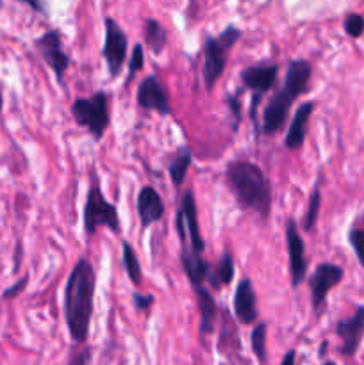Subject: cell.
Masks as SVG:
<instances>
[{"instance_id": "obj_1", "label": "cell", "mask_w": 364, "mask_h": 365, "mask_svg": "<svg viewBox=\"0 0 364 365\" xmlns=\"http://www.w3.org/2000/svg\"><path fill=\"white\" fill-rule=\"evenodd\" d=\"M96 277L88 259H79L64 287V319L75 344H84L93 317Z\"/></svg>"}, {"instance_id": "obj_2", "label": "cell", "mask_w": 364, "mask_h": 365, "mask_svg": "<svg viewBox=\"0 0 364 365\" xmlns=\"http://www.w3.org/2000/svg\"><path fill=\"white\" fill-rule=\"evenodd\" d=\"M225 178L241 209L259 214L263 220L270 216L271 185L257 164L248 160H234L228 164Z\"/></svg>"}, {"instance_id": "obj_3", "label": "cell", "mask_w": 364, "mask_h": 365, "mask_svg": "<svg viewBox=\"0 0 364 365\" xmlns=\"http://www.w3.org/2000/svg\"><path fill=\"white\" fill-rule=\"evenodd\" d=\"M310 75H313V68L305 59H293L289 63L284 86L271 96L263 113L261 132L264 135H275L284 127L295 100L309 91Z\"/></svg>"}, {"instance_id": "obj_4", "label": "cell", "mask_w": 364, "mask_h": 365, "mask_svg": "<svg viewBox=\"0 0 364 365\" xmlns=\"http://www.w3.org/2000/svg\"><path fill=\"white\" fill-rule=\"evenodd\" d=\"M241 38V31L234 25H228L220 36H209L203 43V82H206L207 91L216 86L218 78L223 75L227 66L228 52L232 46Z\"/></svg>"}, {"instance_id": "obj_5", "label": "cell", "mask_w": 364, "mask_h": 365, "mask_svg": "<svg viewBox=\"0 0 364 365\" xmlns=\"http://www.w3.org/2000/svg\"><path fill=\"white\" fill-rule=\"evenodd\" d=\"M71 116L79 127L86 128L96 141H100L111 125L109 98L103 91H96L89 98H77L71 103Z\"/></svg>"}, {"instance_id": "obj_6", "label": "cell", "mask_w": 364, "mask_h": 365, "mask_svg": "<svg viewBox=\"0 0 364 365\" xmlns=\"http://www.w3.org/2000/svg\"><path fill=\"white\" fill-rule=\"evenodd\" d=\"M84 232L88 237H91L98 228L106 227L113 230L114 234H120V216L113 203H109L103 196L102 187L98 184V178H93V184L89 187L88 196L84 203Z\"/></svg>"}, {"instance_id": "obj_7", "label": "cell", "mask_w": 364, "mask_h": 365, "mask_svg": "<svg viewBox=\"0 0 364 365\" xmlns=\"http://www.w3.org/2000/svg\"><path fill=\"white\" fill-rule=\"evenodd\" d=\"M345 271L341 266L332 262H321L314 269L309 278V291H310V305L316 316H321L327 307V296L334 287H338L343 282Z\"/></svg>"}, {"instance_id": "obj_8", "label": "cell", "mask_w": 364, "mask_h": 365, "mask_svg": "<svg viewBox=\"0 0 364 365\" xmlns=\"http://www.w3.org/2000/svg\"><path fill=\"white\" fill-rule=\"evenodd\" d=\"M277 75H278V66L273 63L252 64V66L245 68V70L241 71L243 86L253 91L252 103H250V118H252V120H256L257 107H259L264 93H266L268 89L273 88L275 81H277Z\"/></svg>"}, {"instance_id": "obj_9", "label": "cell", "mask_w": 364, "mask_h": 365, "mask_svg": "<svg viewBox=\"0 0 364 365\" xmlns=\"http://www.w3.org/2000/svg\"><path fill=\"white\" fill-rule=\"evenodd\" d=\"M128 38L120 25L113 18H106V39H103L102 56L107 63L111 77H118L123 70V64L127 61Z\"/></svg>"}, {"instance_id": "obj_10", "label": "cell", "mask_w": 364, "mask_h": 365, "mask_svg": "<svg viewBox=\"0 0 364 365\" xmlns=\"http://www.w3.org/2000/svg\"><path fill=\"white\" fill-rule=\"evenodd\" d=\"M36 48H38L43 61L49 64L50 70L54 71L57 81L63 82L64 73H66L68 66H70V57L64 53L59 31H49L45 32V34L39 36V38L36 39Z\"/></svg>"}, {"instance_id": "obj_11", "label": "cell", "mask_w": 364, "mask_h": 365, "mask_svg": "<svg viewBox=\"0 0 364 365\" xmlns=\"http://www.w3.org/2000/svg\"><path fill=\"white\" fill-rule=\"evenodd\" d=\"M285 245H288V257H289V273H291L293 287H300L307 274V259H305V246L303 239L300 237L298 227L293 220H288L285 223Z\"/></svg>"}, {"instance_id": "obj_12", "label": "cell", "mask_w": 364, "mask_h": 365, "mask_svg": "<svg viewBox=\"0 0 364 365\" xmlns=\"http://www.w3.org/2000/svg\"><path fill=\"white\" fill-rule=\"evenodd\" d=\"M138 106L145 110H157L163 116L171 113L170 98L164 86L161 84L156 75H148L141 81L138 88Z\"/></svg>"}, {"instance_id": "obj_13", "label": "cell", "mask_w": 364, "mask_h": 365, "mask_svg": "<svg viewBox=\"0 0 364 365\" xmlns=\"http://www.w3.org/2000/svg\"><path fill=\"white\" fill-rule=\"evenodd\" d=\"M335 334L341 339V355L352 359L364 337V307H359L348 319L339 321L335 327Z\"/></svg>"}, {"instance_id": "obj_14", "label": "cell", "mask_w": 364, "mask_h": 365, "mask_svg": "<svg viewBox=\"0 0 364 365\" xmlns=\"http://www.w3.org/2000/svg\"><path fill=\"white\" fill-rule=\"evenodd\" d=\"M234 314L239 323L245 324V327L253 324L257 321V317H259L256 289H253L250 278H243L238 287H236Z\"/></svg>"}, {"instance_id": "obj_15", "label": "cell", "mask_w": 364, "mask_h": 365, "mask_svg": "<svg viewBox=\"0 0 364 365\" xmlns=\"http://www.w3.org/2000/svg\"><path fill=\"white\" fill-rule=\"evenodd\" d=\"M136 205H138V216L143 228H148L150 225L157 223V221L164 216L163 198H161L159 192L153 187H150V185H145V187L139 191Z\"/></svg>"}, {"instance_id": "obj_16", "label": "cell", "mask_w": 364, "mask_h": 365, "mask_svg": "<svg viewBox=\"0 0 364 365\" xmlns=\"http://www.w3.org/2000/svg\"><path fill=\"white\" fill-rule=\"evenodd\" d=\"M181 210L182 214H184V221H186V228H188V239H189V245H191V250L196 253H203V250H206V242H203L202 232H200L198 210H196V202L191 189H188V191L184 192V196H182Z\"/></svg>"}, {"instance_id": "obj_17", "label": "cell", "mask_w": 364, "mask_h": 365, "mask_svg": "<svg viewBox=\"0 0 364 365\" xmlns=\"http://www.w3.org/2000/svg\"><path fill=\"white\" fill-rule=\"evenodd\" d=\"M314 102H305L296 109V114L293 116L291 125L285 134V148L288 150H298L303 146L307 134V123H309L310 116H313Z\"/></svg>"}, {"instance_id": "obj_18", "label": "cell", "mask_w": 364, "mask_h": 365, "mask_svg": "<svg viewBox=\"0 0 364 365\" xmlns=\"http://www.w3.org/2000/svg\"><path fill=\"white\" fill-rule=\"evenodd\" d=\"M181 262H182V269H184L186 277H188L189 282H191L193 289L206 284L207 277H209L211 266L207 260L202 259V253H196L193 252V250H188L186 246H182Z\"/></svg>"}, {"instance_id": "obj_19", "label": "cell", "mask_w": 364, "mask_h": 365, "mask_svg": "<svg viewBox=\"0 0 364 365\" xmlns=\"http://www.w3.org/2000/svg\"><path fill=\"white\" fill-rule=\"evenodd\" d=\"M196 294V305H198V314H200V324L198 330L202 337L206 335L213 334L214 330V323H216V316H218V307L214 298L211 296L209 289H206L203 285L195 289Z\"/></svg>"}, {"instance_id": "obj_20", "label": "cell", "mask_w": 364, "mask_h": 365, "mask_svg": "<svg viewBox=\"0 0 364 365\" xmlns=\"http://www.w3.org/2000/svg\"><path fill=\"white\" fill-rule=\"evenodd\" d=\"M234 274H236L234 259H232L231 253L225 252L223 255H221L218 266L214 267V269L211 267L209 277H207V282H209L211 287H213L214 291H220L223 285H228L232 280H234Z\"/></svg>"}, {"instance_id": "obj_21", "label": "cell", "mask_w": 364, "mask_h": 365, "mask_svg": "<svg viewBox=\"0 0 364 365\" xmlns=\"http://www.w3.org/2000/svg\"><path fill=\"white\" fill-rule=\"evenodd\" d=\"M145 43L153 53H163V50L168 45V32L163 25L157 20H146L145 21Z\"/></svg>"}, {"instance_id": "obj_22", "label": "cell", "mask_w": 364, "mask_h": 365, "mask_svg": "<svg viewBox=\"0 0 364 365\" xmlns=\"http://www.w3.org/2000/svg\"><path fill=\"white\" fill-rule=\"evenodd\" d=\"M193 153L188 146H182L178 148L177 155L171 159L170 166H168V171H170V178L175 185H181L182 182L186 180V175H188L189 166H191Z\"/></svg>"}, {"instance_id": "obj_23", "label": "cell", "mask_w": 364, "mask_h": 365, "mask_svg": "<svg viewBox=\"0 0 364 365\" xmlns=\"http://www.w3.org/2000/svg\"><path fill=\"white\" fill-rule=\"evenodd\" d=\"M121 255H123V267L128 280H131L134 285H141V280H143L141 264H139V259L138 255H136L131 242L127 241L121 242Z\"/></svg>"}, {"instance_id": "obj_24", "label": "cell", "mask_w": 364, "mask_h": 365, "mask_svg": "<svg viewBox=\"0 0 364 365\" xmlns=\"http://www.w3.org/2000/svg\"><path fill=\"white\" fill-rule=\"evenodd\" d=\"M266 331L268 324L266 323H257L253 327L252 335H250V342H252V351L257 356L259 362H266Z\"/></svg>"}, {"instance_id": "obj_25", "label": "cell", "mask_w": 364, "mask_h": 365, "mask_svg": "<svg viewBox=\"0 0 364 365\" xmlns=\"http://www.w3.org/2000/svg\"><path fill=\"white\" fill-rule=\"evenodd\" d=\"M320 207H321V191L320 185H314L313 192H310L309 198V207H307L305 217H303V228L305 230H313L314 225L318 221V214H320Z\"/></svg>"}, {"instance_id": "obj_26", "label": "cell", "mask_w": 364, "mask_h": 365, "mask_svg": "<svg viewBox=\"0 0 364 365\" xmlns=\"http://www.w3.org/2000/svg\"><path fill=\"white\" fill-rule=\"evenodd\" d=\"M350 245H352L353 252H355L357 260H359L360 266L364 267V225L359 227H352V230L348 232Z\"/></svg>"}, {"instance_id": "obj_27", "label": "cell", "mask_w": 364, "mask_h": 365, "mask_svg": "<svg viewBox=\"0 0 364 365\" xmlns=\"http://www.w3.org/2000/svg\"><path fill=\"white\" fill-rule=\"evenodd\" d=\"M143 64H145V48H143V45H139V43H138V45H134L131 57H128L127 84L132 81V78H134V75L138 73L139 70H141Z\"/></svg>"}, {"instance_id": "obj_28", "label": "cell", "mask_w": 364, "mask_h": 365, "mask_svg": "<svg viewBox=\"0 0 364 365\" xmlns=\"http://www.w3.org/2000/svg\"><path fill=\"white\" fill-rule=\"evenodd\" d=\"M345 31L348 32V36H352V38H359V36H363L364 18L355 13L348 14V16L345 18Z\"/></svg>"}, {"instance_id": "obj_29", "label": "cell", "mask_w": 364, "mask_h": 365, "mask_svg": "<svg viewBox=\"0 0 364 365\" xmlns=\"http://www.w3.org/2000/svg\"><path fill=\"white\" fill-rule=\"evenodd\" d=\"M93 360V351L89 348H82L81 351L75 353L71 356V360L68 362V365H89Z\"/></svg>"}, {"instance_id": "obj_30", "label": "cell", "mask_w": 364, "mask_h": 365, "mask_svg": "<svg viewBox=\"0 0 364 365\" xmlns=\"http://www.w3.org/2000/svg\"><path fill=\"white\" fill-rule=\"evenodd\" d=\"M132 302H134L136 309L146 312V310H148L150 307L153 305V296L152 294H139V292H134V296H132Z\"/></svg>"}, {"instance_id": "obj_31", "label": "cell", "mask_w": 364, "mask_h": 365, "mask_svg": "<svg viewBox=\"0 0 364 365\" xmlns=\"http://www.w3.org/2000/svg\"><path fill=\"white\" fill-rule=\"evenodd\" d=\"M227 106H228V109H231V114L234 116V121H236L234 128H236V127H238L239 121H241V103H239V96L238 95L228 96Z\"/></svg>"}, {"instance_id": "obj_32", "label": "cell", "mask_w": 364, "mask_h": 365, "mask_svg": "<svg viewBox=\"0 0 364 365\" xmlns=\"http://www.w3.org/2000/svg\"><path fill=\"white\" fill-rule=\"evenodd\" d=\"M25 287H27V277H24V278H21V280H18L16 284L13 285V287L6 289V291H4V298H6V299L16 298V296L20 294V292L24 291Z\"/></svg>"}, {"instance_id": "obj_33", "label": "cell", "mask_w": 364, "mask_h": 365, "mask_svg": "<svg viewBox=\"0 0 364 365\" xmlns=\"http://www.w3.org/2000/svg\"><path fill=\"white\" fill-rule=\"evenodd\" d=\"M280 365H296V351H295V349H289V351L285 353V356L282 359Z\"/></svg>"}, {"instance_id": "obj_34", "label": "cell", "mask_w": 364, "mask_h": 365, "mask_svg": "<svg viewBox=\"0 0 364 365\" xmlns=\"http://www.w3.org/2000/svg\"><path fill=\"white\" fill-rule=\"evenodd\" d=\"M21 2L29 4V6H31L32 9H36V11H39V13H43V6H41V2H39V0H21Z\"/></svg>"}, {"instance_id": "obj_35", "label": "cell", "mask_w": 364, "mask_h": 365, "mask_svg": "<svg viewBox=\"0 0 364 365\" xmlns=\"http://www.w3.org/2000/svg\"><path fill=\"white\" fill-rule=\"evenodd\" d=\"M2 106H4V98H2V93H0V110H2Z\"/></svg>"}, {"instance_id": "obj_36", "label": "cell", "mask_w": 364, "mask_h": 365, "mask_svg": "<svg viewBox=\"0 0 364 365\" xmlns=\"http://www.w3.org/2000/svg\"><path fill=\"white\" fill-rule=\"evenodd\" d=\"M323 365H335V364L334 362H325Z\"/></svg>"}]
</instances>
